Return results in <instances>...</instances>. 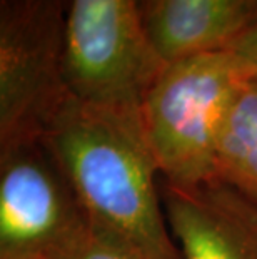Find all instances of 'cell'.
Returning <instances> with one entry per match:
<instances>
[{
    "instance_id": "6da1fadb",
    "label": "cell",
    "mask_w": 257,
    "mask_h": 259,
    "mask_svg": "<svg viewBox=\"0 0 257 259\" xmlns=\"http://www.w3.org/2000/svg\"><path fill=\"white\" fill-rule=\"evenodd\" d=\"M92 229L135 259H182L169 228L140 106L70 96L42 137Z\"/></svg>"
},
{
    "instance_id": "7a4b0ae2",
    "label": "cell",
    "mask_w": 257,
    "mask_h": 259,
    "mask_svg": "<svg viewBox=\"0 0 257 259\" xmlns=\"http://www.w3.org/2000/svg\"><path fill=\"white\" fill-rule=\"evenodd\" d=\"M245 82L226 49L164 65L140 104L164 184L184 187L217 179L221 132Z\"/></svg>"
},
{
    "instance_id": "3957f363",
    "label": "cell",
    "mask_w": 257,
    "mask_h": 259,
    "mask_svg": "<svg viewBox=\"0 0 257 259\" xmlns=\"http://www.w3.org/2000/svg\"><path fill=\"white\" fill-rule=\"evenodd\" d=\"M64 0H0V151L42 141L72 96Z\"/></svg>"
},
{
    "instance_id": "277c9868",
    "label": "cell",
    "mask_w": 257,
    "mask_h": 259,
    "mask_svg": "<svg viewBox=\"0 0 257 259\" xmlns=\"http://www.w3.org/2000/svg\"><path fill=\"white\" fill-rule=\"evenodd\" d=\"M140 0H70L65 80L82 101L140 106L164 67Z\"/></svg>"
},
{
    "instance_id": "5b68a950",
    "label": "cell",
    "mask_w": 257,
    "mask_h": 259,
    "mask_svg": "<svg viewBox=\"0 0 257 259\" xmlns=\"http://www.w3.org/2000/svg\"><path fill=\"white\" fill-rule=\"evenodd\" d=\"M85 223L43 141L0 151V256L43 254Z\"/></svg>"
},
{
    "instance_id": "8992f818",
    "label": "cell",
    "mask_w": 257,
    "mask_h": 259,
    "mask_svg": "<svg viewBox=\"0 0 257 259\" xmlns=\"http://www.w3.org/2000/svg\"><path fill=\"white\" fill-rule=\"evenodd\" d=\"M162 202L182 259H257V201L232 186L164 184Z\"/></svg>"
},
{
    "instance_id": "52a82bcc",
    "label": "cell",
    "mask_w": 257,
    "mask_h": 259,
    "mask_svg": "<svg viewBox=\"0 0 257 259\" xmlns=\"http://www.w3.org/2000/svg\"><path fill=\"white\" fill-rule=\"evenodd\" d=\"M252 20V0H161L145 17V27L167 64L227 49Z\"/></svg>"
},
{
    "instance_id": "ba28073f",
    "label": "cell",
    "mask_w": 257,
    "mask_h": 259,
    "mask_svg": "<svg viewBox=\"0 0 257 259\" xmlns=\"http://www.w3.org/2000/svg\"><path fill=\"white\" fill-rule=\"evenodd\" d=\"M217 179L257 201V80L234 99L217 147Z\"/></svg>"
},
{
    "instance_id": "9c48e42d",
    "label": "cell",
    "mask_w": 257,
    "mask_h": 259,
    "mask_svg": "<svg viewBox=\"0 0 257 259\" xmlns=\"http://www.w3.org/2000/svg\"><path fill=\"white\" fill-rule=\"evenodd\" d=\"M42 256L45 259H135L116 242L92 229L89 223L72 231Z\"/></svg>"
},
{
    "instance_id": "30bf717a",
    "label": "cell",
    "mask_w": 257,
    "mask_h": 259,
    "mask_svg": "<svg viewBox=\"0 0 257 259\" xmlns=\"http://www.w3.org/2000/svg\"><path fill=\"white\" fill-rule=\"evenodd\" d=\"M226 51L247 80H257V17L229 44Z\"/></svg>"
},
{
    "instance_id": "8fae6325",
    "label": "cell",
    "mask_w": 257,
    "mask_h": 259,
    "mask_svg": "<svg viewBox=\"0 0 257 259\" xmlns=\"http://www.w3.org/2000/svg\"><path fill=\"white\" fill-rule=\"evenodd\" d=\"M161 2V0H140V5H142V12H144V19L149 15L152 10L156 9V5Z\"/></svg>"
},
{
    "instance_id": "7c38bea8",
    "label": "cell",
    "mask_w": 257,
    "mask_h": 259,
    "mask_svg": "<svg viewBox=\"0 0 257 259\" xmlns=\"http://www.w3.org/2000/svg\"><path fill=\"white\" fill-rule=\"evenodd\" d=\"M0 259H45L42 254H29V256H0Z\"/></svg>"
},
{
    "instance_id": "4fadbf2b",
    "label": "cell",
    "mask_w": 257,
    "mask_h": 259,
    "mask_svg": "<svg viewBox=\"0 0 257 259\" xmlns=\"http://www.w3.org/2000/svg\"><path fill=\"white\" fill-rule=\"evenodd\" d=\"M252 10H254V19L257 17V0H252Z\"/></svg>"
}]
</instances>
